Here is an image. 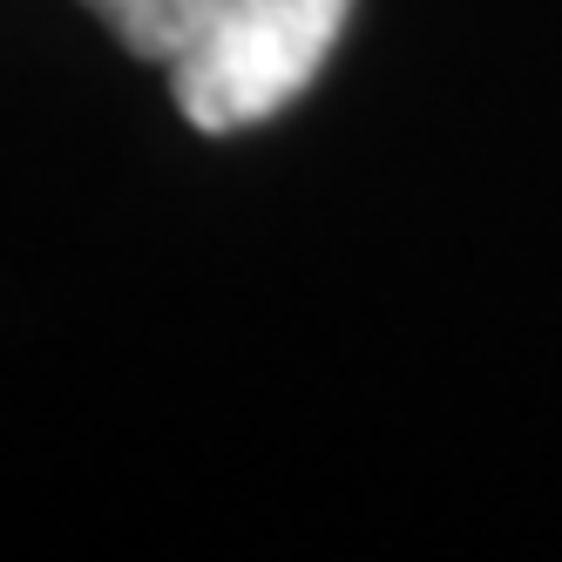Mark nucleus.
Returning a JSON list of instances; mask_svg holds the SVG:
<instances>
[{
  "mask_svg": "<svg viewBox=\"0 0 562 562\" xmlns=\"http://www.w3.org/2000/svg\"><path fill=\"white\" fill-rule=\"evenodd\" d=\"M352 0H217L170 61V89L190 130L237 136L299 102L333 61Z\"/></svg>",
  "mask_w": 562,
  "mask_h": 562,
  "instance_id": "1",
  "label": "nucleus"
},
{
  "mask_svg": "<svg viewBox=\"0 0 562 562\" xmlns=\"http://www.w3.org/2000/svg\"><path fill=\"white\" fill-rule=\"evenodd\" d=\"M82 8L95 21H109V34L136 61H164L170 68L183 55V42L204 27V14L217 8V0H82Z\"/></svg>",
  "mask_w": 562,
  "mask_h": 562,
  "instance_id": "2",
  "label": "nucleus"
}]
</instances>
